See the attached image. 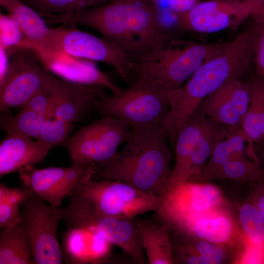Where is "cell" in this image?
<instances>
[{
	"label": "cell",
	"mask_w": 264,
	"mask_h": 264,
	"mask_svg": "<svg viewBox=\"0 0 264 264\" xmlns=\"http://www.w3.org/2000/svg\"><path fill=\"white\" fill-rule=\"evenodd\" d=\"M168 140L164 128L132 130L122 150L95 164L90 179L119 181L156 196H163L173 169Z\"/></svg>",
	"instance_id": "cell-2"
},
{
	"label": "cell",
	"mask_w": 264,
	"mask_h": 264,
	"mask_svg": "<svg viewBox=\"0 0 264 264\" xmlns=\"http://www.w3.org/2000/svg\"><path fill=\"white\" fill-rule=\"evenodd\" d=\"M237 128L196 111L179 130L174 146L176 162L168 187L191 181L201 172L217 145Z\"/></svg>",
	"instance_id": "cell-6"
},
{
	"label": "cell",
	"mask_w": 264,
	"mask_h": 264,
	"mask_svg": "<svg viewBox=\"0 0 264 264\" xmlns=\"http://www.w3.org/2000/svg\"><path fill=\"white\" fill-rule=\"evenodd\" d=\"M72 193L87 199L95 212L102 215L133 219L150 211L157 212L161 197L146 193L119 181H94L88 177L80 182Z\"/></svg>",
	"instance_id": "cell-9"
},
{
	"label": "cell",
	"mask_w": 264,
	"mask_h": 264,
	"mask_svg": "<svg viewBox=\"0 0 264 264\" xmlns=\"http://www.w3.org/2000/svg\"><path fill=\"white\" fill-rule=\"evenodd\" d=\"M135 221L148 264H174L173 242L169 228L158 220L154 221L137 217Z\"/></svg>",
	"instance_id": "cell-22"
},
{
	"label": "cell",
	"mask_w": 264,
	"mask_h": 264,
	"mask_svg": "<svg viewBox=\"0 0 264 264\" xmlns=\"http://www.w3.org/2000/svg\"><path fill=\"white\" fill-rule=\"evenodd\" d=\"M53 80L48 86L42 89L36 93L26 103L21 107L44 115L47 118L48 111L52 98L51 87Z\"/></svg>",
	"instance_id": "cell-35"
},
{
	"label": "cell",
	"mask_w": 264,
	"mask_h": 264,
	"mask_svg": "<svg viewBox=\"0 0 264 264\" xmlns=\"http://www.w3.org/2000/svg\"><path fill=\"white\" fill-rule=\"evenodd\" d=\"M34 264L29 240L21 220L1 230L0 264Z\"/></svg>",
	"instance_id": "cell-24"
},
{
	"label": "cell",
	"mask_w": 264,
	"mask_h": 264,
	"mask_svg": "<svg viewBox=\"0 0 264 264\" xmlns=\"http://www.w3.org/2000/svg\"><path fill=\"white\" fill-rule=\"evenodd\" d=\"M252 3L264 5V0H246Z\"/></svg>",
	"instance_id": "cell-43"
},
{
	"label": "cell",
	"mask_w": 264,
	"mask_h": 264,
	"mask_svg": "<svg viewBox=\"0 0 264 264\" xmlns=\"http://www.w3.org/2000/svg\"><path fill=\"white\" fill-rule=\"evenodd\" d=\"M47 119L44 115L21 107L14 115L6 111H1L0 126L7 134L35 139L39 136Z\"/></svg>",
	"instance_id": "cell-27"
},
{
	"label": "cell",
	"mask_w": 264,
	"mask_h": 264,
	"mask_svg": "<svg viewBox=\"0 0 264 264\" xmlns=\"http://www.w3.org/2000/svg\"><path fill=\"white\" fill-rule=\"evenodd\" d=\"M46 23L81 25L99 32L135 64L169 38L150 0H113L74 12L45 17Z\"/></svg>",
	"instance_id": "cell-1"
},
{
	"label": "cell",
	"mask_w": 264,
	"mask_h": 264,
	"mask_svg": "<svg viewBox=\"0 0 264 264\" xmlns=\"http://www.w3.org/2000/svg\"><path fill=\"white\" fill-rule=\"evenodd\" d=\"M238 217L242 235L253 244L264 247V222L255 205L248 198L240 206Z\"/></svg>",
	"instance_id": "cell-31"
},
{
	"label": "cell",
	"mask_w": 264,
	"mask_h": 264,
	"mask_svg": "<svg viewBox=\"0 0 264 264\" xmlns=\"http://www.w3.org/2000/svg\"><path fill=\"white\" fill-rule=\"evenodd\" d=\"M4 48L0 47V85L4 80L7 73L9 63H8L7 57Z\"/></svg>",
	"instance_id": "cell-40"
},
{
	"label": "cell",
	"mask_w": 264,
	"mask_h": 264,
	"mask_svg": "<svg viewBox=\"0 0 264 264\" xmlns=\"http://www.w3.org/2000/svg\"><path fill=\"white\" fill-rule=\"evenodd\" d=\"M110 244L93 231L67 227L63 237V255L69 264L100 263L108 258Z\"/></svg>",
	"instance_id": "cell-20"
},
{
	"label": "cell",
	"mask_w": 264,
	"mask_h": 264,
	"mask_svg": "<svg viewBox=\"0 0 264 264\" xmlns=\"http://www.w3.org/2000/svg\"><path fill=\"white\" fill-rule=\"evenodd\" d=\"M169 9L176 15L185 12L198 3L199 0H167Z\"/></svg>",
	"instance_id": "cell-38"
},
{
	"label": "cell",
	"mask_w": 264,
	"mask_h": 264,
	"mask_svg": "<svg viewBox=\"0 0 264 264\" xmlns=\"http://www.w3.org/2000/svg\"><path fill=\"white\" fill-rule=\"evenodd\" d=\"M52 98L48 119L72 123L84 118L97 100L107 96L105 86L68 81L55 75L51 84Z\"/></svg>",
	"instance_id": "cell-16"
},
{
	"label": "cell",
	"mask_w": 264,
	"mask_h": 264,
	"mask_svg": "<svg viewBox=\"0 0 264 264\" xmlns=\"http://www.w3.org/2000/svg\"><path fill=\"white\" fill-rule=\"evenodd\" d=\"M93 109L128 125L134 131L164 128L169 110L168 93L138 77L129 88L99 99Z\"/></svg>",
	"instance_id": "cell-5"
},
{
	"label": "cell",
	"mask_w": 264,
	"mask_h": 264,
	"mask_svg": "<svg viewBox=\"0 0 264 264\" xmlns=\"http://www.w3.org/2000/svg\"><path fill=\"white\" fill-rule=\"evenodd\" d=\"M225 207L171 225L168 227L171 234L176 238L198 239L230 246L242 234Z\"/></svg>",
	"instance_id": "cell-18"
},
{
	"label": "cell",
	"mask_w": 264,
	"mask_h": 264,
	"mask_svg": "<svg viewBox=\"0 0 264 264\" xmlns=\"http://www.w3.org/2000/svg\"><path fill=\"white\" fill-rule=\"evenodd\" d=\"M151 1H152L153 3L157 5V3L159 2L161 0H150Z\"/></svg>",
	"instance_id": "cell-44"
},
{
	"label": "cell",
	"mask_w": 264,
	"mask_h": 264,
	"mask_svg": "<svg viewBox=\"0 0 264 264\" xmlns=\"http://www.w3.org/2000/svg\"><path fill=\"white\" fill-rule=\"evenodd\" d=\"M34 51L44 67L61 79L75 83L102 85L112 94L117 93L122 89L92 61L54 51Z\"/></svg>",
	"instance_id": "cell-19"
},
{
	"label": "cell",
	"mask_w": 264,
	"mask_h": 264,
	"mask_svg": "<svg viewBox=\"0 0 264 264\" xmlns=\"http://www.w3.org/2000/svg\"><path fill=\"white\" fill-rule=\"evenodd\" d=\"M249 183L248 198L255 205L264 222V181L260 178Z\"/></svg>",
	"instance_id": "cell-37"
},
{
	"label": "cell",
	"mask_w": 264,
	"mask_h": 264,
	"mask_svg": "<svg viewBox=\"0 0 264 264\" xmlns=\"http://www.w3.org/2000/svg\"><path fill=\"white\" fill-rule=\"evenodd\" d=\"M250 2L252 5L251 17L256 24L264 25V5Z\"/></svg>",
	"instance_id": "cell-39"
},
{
	"label": "cell",
	"mask_w": 264,
	"mask_h": 264,
	"mask_svg": "<svg viewBox=\"0 0 264 264\" xmlns=\"http://www.w3.org/2000/svg\"><path fill=\"white\" fill-rule=\"evenodd\" d=\"M22 48L34 51L45 50L65 53L112 66L124 79L128 80L135 64L113 44L73 26L49 28L40 41L25 43Z\"/></svg>",
	"instance_id": "cell-8"
},
{
	"label": "cell",
	"mask_w": 264,
	"mask_h": 264,
	"mask_svg": "<svg viewBox=\"0 0 264 264\" xmlns=\"http://www.w3.org/2000/svg\"><path fill=\"white\" fill-rule=\"evenodd\" d=\"M250 99L242 128L256 145L264 141V78L252 77L248 82Z\"/></svg>",
	"instance_id": "cell-26"
},
{
	"label": "cell",
	"mask_w": 264,
	"mask_h": 264,
	"mask_svg": "<svg viewBox=\"0 0 264 264\" xmlns=\"http://www.w3.org/2000/svg\"><path fill=\"white\" fill-rule=\"evenodd\" d=\"M260 166H261V178L264 181V162H261Z\"/></svg>",
	"instance_id": "cell-42"
},
{
	"label": "cell",
	"mask_w": 264,
	"mask_h": 264,
	"mask_svg": "<svg viewBox=\"0 0 264 264\" xmlns=\"http://www.w3.org/2000/svg\"><path fill=\"white\" fill-rule=\"evenodd\" d=\"M21 207L22 221L30 243L34 264H62L63 255L58 239L61 220L57 208L29 192Z\"/></svg>",
	"instance_id": "cell-11"
},
{
	"label": "cell",
	"mask_w": 264,
	"mask_h": 264,
	"mask_svg": "<svg viewBox=\"0 0 264 264\" xmlns=\"http://www.w3.org/2000/svg\"><path fill=\"white\" fill-rule=\"evenodd\" d=\"M22 187H9L0 184V229L6 228L22 220L19 207L27 194Z\"/></svg>",
	"instance_id": "cell-29"
},
{
	"label": "cell",
	"mask_w": 264,
	"mask_h": 264,
	"mask_svg": "<svg viewBox=\"0 0 264 264\" xmlns=\"http://www.w3.org/2000/svg\"><path fill=\"white\" fill-rule=\"evenodd\" d=\"M130 127L112 117L104 116L84 126L70 137L67 148L74 163L92 164L108 160L128 139Z\"/></svg>",
	"instance_id": "cell-10"
},
{
	"label": "cell",
	"mask_w": 264,
	"mask_h": 264,
	"mask_svg": "<svg viewBox=\"0 0 264 264\" xmlns=\"http://www.w3.org/2000/svg\"><path fill=\"white\" fill-rule=\"evenodd\" d=\"M16 48L3 83L0 85V112L22 107L36 93L48 86L54 77L41 65L34 50Z\"/></svg>",
	"instance_id": "cell-13"
},
{
	"label": "cell",
	"mask_w": 264,
	"mask_h": 264,
	"mask_svg": "<svg viewBox=\"0 0 264 264\" xmlns=\"http://www.w3.org/2000/svg\"><path fill=\"white\" fill-rule=\"evenodd\" d=\"M249 99L248 83L234 78L203 99L196 110L217 122L238 128L242 127Z\"/></svg>",
	"instance_id": "cell-17"
},
{
	"label": "cell",
	"mask_w": 264,
	"mask_h": 264,
	"mask_svg": "<svg viewBox=\"0 0 264 264\" xmlns=\"http://www.w3.org/2000/svg\"><path fill=\"white\" fill-rule=\"evenodd\" d=\"M0 47H15L24 37L15 20L10 15L0 14Z\"/></svg>",
	"instance_id": "cell-34"
},
{
	"label": "cell",
	"mask_w": 264,
	"mask_h": 264,
	"mask_svg": "<svg viewBox=\"0 0 264 264\" xmlns=\"http://www.w3.org/2000/svg\"><path fill=\"white\" fill-rule=\"evenodd\" d=\"M65 207H58L61 220L67 227H79L93 231L120 248L136 264L148 263L136 227L135 218L125 219L97 213L85 198L72 193Z\"/></svg>",
	"instance_id": "cell-7"
},
{
	"label": "cell",
	"mask_w": 264,
	"mask_h": 264,
	"mask_svg": "<svg viewBox=\"0 0 264 264\" xmlns=\"http://www.w3.org/2000/svg\"><path fill=\"white\" fill-rule=\"evenodd\" d=\"M228 42L197 43L170 41L135 64L138 76L168 93L181 88L198 69Z\"/></svg>",
	"instance_id": "cell-4"
},
{
	"label": "cell",
	"mask_w": 264,
	"mask_h": 264,
	"mask_svg": "<svg viewBox=\"0 0 264 264\" xmlns=\"http://www.w3.org/2000/svg\"><path fill=\"white\" fill-rule=\"evenodd\" d=\"M255 148L259 161L264 162V141L258 145H255Z\"/></svg>",
	"instance_id": "cell-41"
},
{
	"label": "cell",
	"mask_w": 264,
	"mask_h": 264,
	"mask_svg": "<svg viewBox=\"0 0 264 264\" xmlns=\"http://www.w3.org/2000/svg\"><path fill=\"white\" fill-rule=\"evenodd\" d=\"M73 123L55 118L47 119L37 139L52 148L67 144Z\"/></svg>",
	"instance_id": "cell-33"
},
{
	"label": "cell",
	"mask_w": 264,
	"mask_h": 264,
	"mask_svg": "<svg viewBox=\"0 0 264 264\" xmlns=\"http://www.w3.org/2000/svg\"><path fill=\"white\" fill-rule=\"evenodd\" d=\"M0 5L9 13L24 35L17 45L38 42L44 37L49 28L44 19L33 8L21 0H0Z\"/></svg>",
	"instance_id": "cell-25"
},
{
	"label": "cell",
	"mask_w": 264,
	"mask_h": 264,
	"mask_svg": "<svg viewBox=\"0 0 264 264\" xmlns=\"http://www.w3.org/2000/svg\"><path fill=\"white\" fill-rule=\"evenodd\" d=\"M157 220L169 227L225 207L220 189L207 182H183L169 186L161 196Z\"/></svg>",
	"instance_id": "cell-12"
},
{
	"label": "cell",
	"mask_w": 264,
	"mask_h": 264,
	"mask_svg": "<svg viewBox=\"0 0 264 264\" xmlns=\"http://www.w3.org/2000/svg\"><path fill=\"white\" fill-rule=\"evenodd\" d=\"M260 177L259 159L244 157L230 160L223 164L208 174L202 182L214 178H221L250 183Z\"/></svg>",
	"instance_id": "cell-28"
},
{
	"label": "cell",
	"mask_w": 264,
	"mask_h": 264,
	"mask_svg": "<svg viewBox=\"0 0 264 264\" xmlns=\"http://www.w3.org/2000/svg\"><path fill=\"white\" fill-rule=\"evenodd\" d=\"M42 17L74 12L99 6L113 0H21Z\"/></svg>",
	"instance_id": "cell-30"
},
{
	"label": "cell",
	"mask_w": 264,
	"mask_h": 264,
	"mask_svg": "<svg viewBox=\"0 0 264 264\" xmlns=\"http://www.w3.org/2000/svg\"><path fill=\"white\" fill-rule=\"evenodd\" d=\"M177 242L173 245L185 252L199 256L210 264H222L227 256L226 246L204 240L194 239L176 238Z\"/></svg>",
	"instance_id": "cell-32"
},
{
	"label": "cell",
	"mask_w": 264,
	"mask_h": 264,
	"mask_svg": "<svg viewBox=\"0 0 264 264\" xmlns=\"http://www.w3.org/2000/svg\"><path fill=\"white\" fill-rule=\"evenodd\" d=\"M244 157L259 159L255 143L240 127L217 145L200 173L191 182H202L208 174L223 164Z\"/></svg>",
	"instance_id": "cell-23"
},
{
	"label": "cell",
	"mask_w": 264,
	"mask_h": 264,
	"mask_svg": "<svg viewBox=\"0 0 264 264\" xmlns=\"http://www.w3.org/2000/svg\"><path fill=\"white\" fill-rule=\"evenodd\" d=\"M253 60L257 75L264 78V25L256 24Z\"/></svg>",
	"instance_id": "cell-36"
},
{
	"label": "cell",
	"mask_w": 264,
	"mask_h": 264,
	"mask_svg": "<svg viewBox=\"0 0 264 264\" xmlns=\"http://www.w3.org/2000/svg\"><path fill=\"white\" fill-rule=\"evenodd\" d=\"M239 34L203 65L178 89L168 94L169 110L164 124L168 139L174 145L185 121L207 96L249 68L253 59L255 31Z\"/></svg>",
	"instance_id": "cell-3"
},
{
	"label": "cell",
	"mask_w": 264,
	"mask_h": 264,
	"mask_svg": "<svg viewBox=\"0 0 264 264\" xmlns=\"http://www.w3.org/2000/svg\"><path fill=\"white\" fill-rule=\"evenodd\" d=\"M94 166L74 163L68 167L27 166L19 171V178L22 187L56 208L80 182L91 177Z\"/></svg>",
	"instance_id": "cell-14"
},
{
	"label": "cell",
	"mask_w": 264,
	"mask_h": 264,
	"mask_svg": "<svg viewBox=\"0 0 264 264\" xmlns=\"http://www.w3.org/2000/svg\"><path fill=\"white\" fill-rule=\"evenodd\" d=\"M252 5L246 0H210L199 1L188 11L176 15L181 28L212 33L234 28L251 16Z\"/></svg>",
	"instance_id": "cell-15"
},
{
	"label": "cell",
	"mask_w": 264,
	"mask_h": 264,
	"mask_svg": "<svg viewBox=\"0 0 264 264\" xmlns=\"http://www.w3.org/2000/svg\"><path fill=\"white\" fill-rule=\"evenodd\" d=\"M38 139L7 134L0 144V176L42 162L51 149Z\"/></svg>",
	"instance_id": "cell-21"
}]
</instances>
